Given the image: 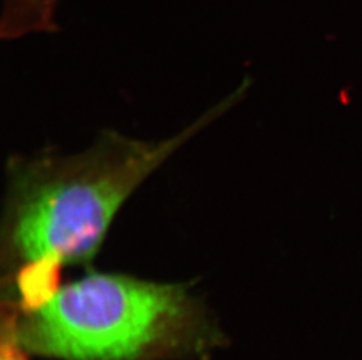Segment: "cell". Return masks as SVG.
Listing matches in <instances>:
<instances>
[{
  "instance_id": "1",
  "label": "cell",
  "mask_w": 362,
  "mask_h": 360,
  "mask_svg": "<svg viewBox=\"0 0 362 360\" xmlns=\"http://www.w3.org/2000/svg\"><path fill=\"white\" fill-rule=\"evenodd\" d=\"M244 92L240 87L165 140H136L106 130L81 152L46 149L8 158L4 229L8 249L25 263L31 308L57 289L62 265L89 261L98 253L117 212L148 177Z\"/></svg>"
},
{
  "instance_id": "2",
  "label": "cell",
  "mask_w": 362,
  "mask_h": 360,
  "mask_svg": "<svg viewBox=\"0 0 362 360\" xmlns=\"http://www.w3.org/2000/svg\"><path fill=\"white\" fill-rule=\"evenodd\" d=\"M187 294L175 284L93 274L55 289L12 324L26 354L62 360H135L185 320Z\"/></svg>"
},
{
  "instance_id": "3",
  "label": "cell",
  "mask_w": 362,
  "mask_h": 360,
  "mask_svg": "<svg viewBox=\"0 0 362 360\" xmlns=\"http://www.w3.org/2000/svg\"><path fill=\"white\" fill-rule=\"evenodd\" d=\"M60 0H1L0 35L14 40L25 35L58 31Z\"/></svg>"
},
{
  "instance_id": "4",
  "label": "cell",
  "mask_w": 362,
  "mask_h": 360,
  "mask_svg": "<svg viewBox=\"0 0 362 360\" xmlns=\"http://www.w3.org/2000/svg\"><path fill=\"white\" fill-rule=\"evenodd\" d=\"M0 360H28L26 352L16 342L12 324H10V329L7 330V336H4Z\"/></svg>"
}]
</instances>
